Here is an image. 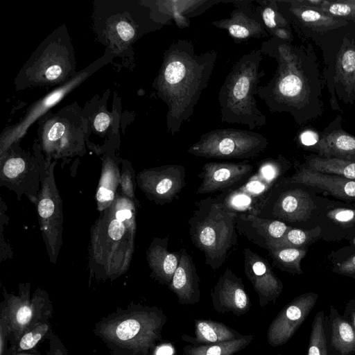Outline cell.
Segmentation results:
<instances>
[{"label":"cell","mask_w":355,"mask_h":355,"mask_svg":"<svg viewBox=\"0 0 355 355\" xmlns=\"http://www.w3.org/2000/svg\"><path fill=\"white\" fill-rule=\"evenodd\" d=\"M52 331L50 322H42L28 329L20 338L12 346L6 355L33 349L45 336Z\"/></svg>","instance_id":"cell-34"},{"label":"cell","mask_w":355,"mask_h":355,"mask_svg":"<svg viewBox=\"0 0 355 355\" xmlns=\"http://www.w3.org/2000/svg\"><path fill=\"white\" fill-rule=\"evenodd\" d=\"M46 355H69L67 349L58 336L53 331L49 336V348Z\"/></svg>","instance_id":"cell-40"},{"label":"cell","mask_w":355,"mask_h":355,"mask_svg":"<svg viewBox=\"0 0 355 355\" xmlns=\"http://www.w3.org/2000/svg\"><path fill=\"white\" fill-rule=\"evenodd\" d=\"M153 19L163 25L174 21L180 28H187L190 19L200 15L214 5L230 3V0H159L143 1Z\"/></svg>","instance_id":"cell-14"},{"label":"cell","mask_w":355,"mask_h":355,"mask_svg":"<svg viewBox=\"0 0 355 355\" xmlns=\"http://www.w3.org/2000/svg\"><path fill=\"white\" fill-rule=\"evenodd\" d=\"M108 96L105 93L102 98L92 99L83 109L87 123V133L106 134L111 130H118V114H114L115 112H111L107 109Z\"/></svg>","instance_id":"cell-25"},{"label":"cell","mask_w":355,"mask_h":355,"mask_svg":"<svg viewBox=\"0 0 355 355\" xmlns=\"http://www.w3.org/2000/svg\"><path fill=\"white\" fill-rule=\"evenodd\" d=\"M253 0H230L234 8L228 18L211 21V25L225 30L236 43L266 37L268 34L255 10Z\"/></svg>","instance_id":"cell-13"},{"label":"cell","mask_w":355,"mask_h":355,"mask_svg":"<svg viewBox=\"0 0 355 355\" xmlns=\"http://www.w3.org/2000/svg\"><path fill=\"white\" fill-rule=\"evenodd\" d=\"M336 78L349 95H355V49L344 46L337 55Z\"/></svg>","instance_id":"cell-32"},{"label":"cell","mask_w":355,"mask_h":355,"mask_svg":"<svg viewBox=\"0 0 355 355\" xmlns=\"http://www.w3.org/2000/svg\"><path fill=\"white\" fill-rule=\"evenodd\" d=\"M253 171V165L246 160L207 162L198 175L201 183L196 193L205 194L236 189L251 176Z\"/></svg>","instance_id":"cell-12"},{"label":"cell","mask_w":355,"mask_h":355,"mask_svg":"<svg viewBox=\"0 0 355 355\" xmlns=\"http://www.w3.org/2000/svg\"><path fill=\"white\" fill-rule=\"evenodd\" d=\"M294 186L287 179L279 180L268 188L252 214L284 223L308 220L314 209V202L308 192Z\"/></svg>","instance_id":"cell-9"},{"label":"cell","mask_w":355,"mask_h":355,"mask_svg":"<svg viewBox=\"0 0 355 355\" xmlns=\"http://www.w3.org/2000/svg\"><path fill=\"white\" fill-rule=\"evenodd\" d=\"M351 243H352L354 245H355V236H354V237L352 239V240H351Z\"/></svg>","instance_id":"cell-48"},{"label":"cell","mask_w":355,"mask_h":355,"mask_svg":"<svg viewBox=\"0 0 355 355\" xmlns=\"http://www.w3.org/2000/svg\"><path fill=\"white\" fill-rule=\"evenodd\" d=\"M195 337L182 335V339L191 345L210 344L234 340L245 336L225 324L211 320H195Z\"/></svg>","instance_id":"cell-23"},{"label":"cell","mask_w":355,"mask_h":355,"mask_svg":"<svg viewBox=\"0 0 355 355\" xmlns=\"http://www.w3.org/2000/svg\"><path fill=\"white\" fill-rule=\"evenodd\" d=\"M343 317L351 323L355 329V298L347 304Z\"/></svg>","instance_id":"cell-45"},{"label":"cell","mask_w":355,"mask_h":355,"mask_svg":"<svg viewBox=\"0 0 355 355\" xmlns=\"http://www.w3.org/2000/svg\"><path fill=\"white\" fill-rule=\"evenodd\" d=\"M268 145L267 138L258 132L221 128L202 134L187 153L205 158L246 159L259 156Z\"/></svg>","instance_id":"cell-8"},{"label":"cell","mask_w":355,"mask_h":355,"mask_svg":"<svg viewBox=\"0 0 355 355\" xmlns=\"http://www.w3.org/2000/svg\"><path fill=\"white\" fill-rule=\"evenodd\" d=\"M167 318L156 306H132L103 318L94 333L110 348L128 355H152L162 340Z\"/></svg>","instance_id":"cell-2"},{"label":"cell","mask_w":355,"mask_h":355,"mask_svg":"<svg viewBox=\"0 0 355 355\" xmlns=\"http://www.w3.org/2000/svg\"><path fill=\"white\" fill-rule=\"evenodd\" d=\"M327 216L334 223L343 227H351L355 225V209L334 208L328 211Z\"/></svg>","instance_id":"cell-37"},{"label":"cell","mask_w":355,"mask_h":355,"mask_svg":"<svg viewBox=\"0 0 355 355\" xmlns=\"http://www.w3.org/2000/svg\"><path fill=\"white\" fill-rule=\"evenodd\" d=\"M334 272L343 275L355 277V254L339 263Z\"/></svg>","instance_id":"cell-41"},{"label":"cell","mask_w":355,"mask_h":355,"mask_svg":"<svg viewBox=\"0 0 355 355\" xmlns=\"http://www.w3.org/2000/svg\"><path fill=\"white\" fill-rule=\"evenodd\" d=\"M320 234V229L319 227L312 230H305L291 227L282 238L270 243L268 246L306 248L317 239Z\"/></svg>","instance_id":"cell-35"},{"label":"cell","mask_w":355,"mask_h":355,"mask_svg":"<svg viewBox=\"0 0 355 355\" xmlns=\"http://www.w3.org/2000/svg\"><path fill=\"white\" fill-rule=\"evenodd\" d=\"M280 12L291 15L302 25L316 31H327L346 24L343 19L333 17L318 9L296 3L294 1L276 0Z\"/></svg>","instance_id":"cell-22"},{"label":"cell","mask_w":355,"mask_h":355,"mask_svg":"<svg viewBox=\"0 0 355 355\" xmlns=\"http://www.w3.org/2000/svg\"><path fill=\"white\" fill-rule=\"evenodd\" d=\"M316 9L335 17L355 20V0H324L322 5Z\"/></svg>","instance_id":"cell-36"},{"label":"cell","mask_w":355,"mask_h":355,"mask_svg":"<svg viewBox=\"0 0 355 355\" xmlns=\"http://www.w3.org/2000/svg\"><path fill=\"white\" fill-rule=\"evenodd\" d=\"M94 28L106 52L114 56L127 53L143 35L161 29L143 1H96Z\"/></svg>","instance_id":"cell-5"},{"label":"cell","mask_w":355,"mask_h":355,"mask_svg":"<svg viewBox=\"0 0 355 355\" xmlns=\"http://www.w3.org/2000/svg\"><path fill=\"white\" fill-rule=\"evenodd\" d=\"M318 299L317 293L308 292L286 304L268 326V343L274 347L286 344L311 312Z\"/></svg>","instance_id":"cell-11"},{"label":"cell","mask_w":355,"mask_h":355,"mask_svg":"<svg viewBox=\"0 0 355 355\" xmlns=\"http://www.w3.org/2000/svg\"><path fill=\"white\" fill-rule=\"evenodd\" d=\"M254 339L248 335L242 338L210 344L188 345L183 347V355H234L245 349Z\"/></svg>","instance_id":"cell-29"},{"label":"cell","mask_w":355,"mask_h":355,"mask_svg":"<svg viewBox=\"0 0 355 355\" xmlns=\"http://www.w3.org/2000/svg\"><path fill=\"white\" fill-rule=\"evenodd\" d=\"M325 331L329 355H353L355 354V329L334 306L325 317Z\"/></svg>","instance_id":"cell-20"},{"label":"cell","mask_w":355,"mask_h":355,"mask_svg":"<svg viewBox=\"0 0 355 355\" xmlns=\"http://www.w3.org/2000/svg\"><path fill=\"white\" fill-rule=\"evenodd\" d=\"M10 327L5 304L1 306L0 313V355L7 352V340L10 336Z\"/></svg>","instance_id":"cell-38"},{"label":"cell","mask_w":355,"mask_h":355,"mask_svg":"<svg viewBox=\"0 0 355 355\" xmlns=\"http://www.w3.org/2000/svg\"><path fill=\"white\" fill-rule=\"evenodd\" d=\"M254 6L263 25L272 37L289 42L291 33L288 28V21L280 12L276 0H257Z\"/></svg>","instance_id":"cell-26"},{"label":"cell","mask_w":355,"mask_h":355,"mask_svg":"<svg viewBox=\"0 0 355 355\" xmlns=\"http://www.w3.org/2000/svg\"><path fill=\"white\" fill-rule=\"evenodd\" d=\"M211 297L213 308L219 313H232L239 316L248 312L251 306L242 279L230 268L218 278Z\"/></svg>","instance_id":"cell-16"},{"label":"cell","mask_w":355,"mask_h":355,"mask_svg":"<svg viewBox=\"0 0 355 355\" xmlns=\"http://www.w3.org/2000/svg\"><path fill=\"white\" fill-rule=\"evenodd\" d=\"M116 218L121 222L132 217V212L129 209L119 210L116 213Z\"/></svg>","instance_id":"cell-47"},{"label":"cell","mask_w":355,"mask_h":355,"mask_svg":"<svg viewBox=\"0 0 355 355\" xmlns=\"http://www.w3.org/2000/svg\"><path fill=\"white\" fill-rule=\"evenodd\" d=\"M25 162L21 157L10 158L3 166L4 175L9 178H14L24 171Z\"/></svg>","instance_id":"cell-39"},{"label":"cell","mask_w":355,"mask_h":355,"mask_svg":"<svg viewBox=\"0 0 355 355\" xmlns=\"http://www.w3.org/2000/svg\"><path fill=\"white\" fill-rule=\"evenodd\" d=\"M151 181L153 196L162 203H170L186 186V168L181 164H168L155 169Z\"/></svg>","instance_id":"cell-21"},{"label":"cell","mask_w":355,"mask_h":355,"mask_svg":"<svg viewBox=\"0 0 355 355\" xmlns=\"http://www.w3.org/2000/svg\"><path fill=\"white\" fill-rule=\"evenodd\" d=\"M76 73L73 49L63 26L46 38L27 60L17 76L16 88L60 85Z\"/></svg>","instance_id":"cell-7"},{"label":"cell","mask_w":355,"mask_h":355,"mask_svg":"<svg viewBox=\"0 0 355 355\" xmlns=\"http://www.w3.org/2000/svg\"><path fill=\"white\" fill-rule=\"evenodd\" d=\"M300 139L301 143L306 146H315L320 140L318 135L311 130L303 132L300 136Z\"/></svg>","instance_id":"cell-44"},{"label":"cell","mask_w":355,"mask_h":355,"mask_svg":"<svg viewBox=\"0 0 355 355\" xmlns=\"http://www.w3.org/2000/svg\"><path fill=\"white\" fill-rule=\"evenodd\" d=\"M263 54L254 49L243 55L232 66L218 92L223 123L243 124L250 130L266 124V116L258 109L257 91L265 76L260 69Z\"/></svg>","instance_id":"cell-3"},{"label":"cell","mask_w":355,"mask_h":355,"mask_svg":"<svg viewBox=\"0 0 355 355\" xmlns=\"http://www.w3.org/2000/svg\"><path fill=\"white\" fill-rule=\"evenodd\" d=\"M113 58L114 55L112 53L106 52L101 58L92 62L86 68L78 71L71 79L35 102L29 107L24 117L18 123L5 130H6L5 133L6 139L11 141L23 136L31 124L49 112L51 108L62 101L66 95L80 85L102 66L110 62Z\"/></svg>","instance_id":"cell-10"},{"label":"cell","mask_w":355,"mask_h":355,"mask_svg":"<svg viewBox=\"0 0 355 355\" xmlns=\"http://www.w3.org/2000/svg\"><path fill=\"white\" fill-rule=\"evenodd\" d=\"M306 159V167L311 170L355 180V162L320 156H309Z\"/></svg>","instance_id":"cell-31"},{"label":"cell","mask_w":355,"mask_h":355,"mask_svg":"<svg viewBox=\"0 0 355 355\" xmlns=\"http://www.w3.org/2000/svg\"><path fill=\"white\" fill-rule=\"evenodd\" d=\"M243 253L244 272L258 295L260 306L275 303L283 290L282 281L266 259L248 248L243 249Z\"/></svg>","instance_id":"cell-15"},{"label":"cell","mask_w":355,"mask_h":355,"mask_svg":"<svg viewBox=\"0 0 355 355\" xmlns=\"http://www.w3.org/2000/svg\"><path fill=\"white\" fill-rule=\"evenodd\" d=\"M263 55L274 58L277 67L266 85L259 86L257 96L273 112H289L297 115L304 103L306 84L297 51L289 42L271 37L260 47Z\"/></svg>","instance_id":"cell-6"},{"label":"cell","mask_w":355,"mask_h":355,"mask_svg":"<svg viewBox=\"0 0 355 355\" xmlns=\"http://www.w3.org/2000/svg\"><path fill=\"white\" fill-rule=\"evenodd\" d=\"M287 180L291 183L320 188L338 198L355 200V180L315 171L306 166H300Z\"/></svg>","instance_id":"cell-18"},{"label":"cell","mask_w":355,"mask_h":355,"mask_svg":"<svg viewBox=\"0 0 355 355\" xmlns=\"http://www.w3.org/2000/svg\"><path fill=\"white\" fill-rule=\"evenodd\" d=\"M180 252V262L168 288L175 294L180 304L193 305L200 297V277L193 257L185 248Z\"/></svg>","instance_id":"cell-19"},{"label":"cell","mask_w":355,"mask_h":355,"mask_svg":"<svg viewBox=\"0 0 355 355\" xmlns=\"http://www.w3.org/2000/svg\"><path fill=\"white\" fill-rule=\"evenodd\" d=\"M13 345L29 329L33 320V307L28 298L12 297L5 302Z\"/></svg>","instance_id":"cell-27"},{"label":"cell","mask_w":355,"mask_h":355,"mask_svg":"<svg viewBox=\"0 0 355 355\" xmlns=\"http://www.w3.org/2000/svg\"><path fill=\"white\" fill-rule=\"evenodd\" d=\"M236 227L238 234L267 250L270 243L282 238L291 226L280 220L262 218L252 213H238Z\"/></svg>","instance_id":"cell-17"},{"label":"cell","mask_w":355,"mask_h":355,"mask_svg":"<svg viewBox=\"0 0 355 355\" xmlns=\"http://www.w3.org/2000/svg\"><path fill=\"white\" fill-rule=\"evenodd\" d=\"M320 157L355 162V136L341 130L325 134L315 146Z\"/></svg>","instance_id":"cell-24"},{"label":"cell","mask_w":355,"mask_h":355,"mask_svg":"<svg viewBox=\"0 0 355 355\" xmlns=\"http://www.w3.org/2000/svg\"><path fill=\"white\" fill-rule=\"evenodd\" d=\"M125 227L123 223L117 219L111 221L108 227V234L114 241L119 240L123 235Z\"/></svg>","instance_id":"cell-42"},{"label":"cell","mask_w":355,"mask_h":355,"mask_svg":"<svg viewBox=\"0 0 355 355\" xmlns=\"http://www.w3.org/2000/svg\"><path fill=\"white\" fill-rule=\"evenodd\" d=\"M168 237L159 240L155 245L152 254L153 270L162 284H171L173 275L178 266L180 252L168 250Z\"/></svg>","instance_id":"cell-28"},{"label":"cell","mask_w":355,"mask_h":355,"mask_svg":"<svg viewBox=\"0 0 355 355\" xmlns=\"http://www.w3.org/2000/svg\"><path fill=\"white\" fill-rule=\"evenodd\" d=\"M96 198L99 202L109 201L114 198V193L105 187H100L97 193Z\"/></svg>","instance_id":"cell-46"},{"label":"cell","mask_w":355,"mask_h":355,"mask_svg":"<svg viewBox=\"0 0 355 355\" xmlns=\"http://www.w3.org/2000/svg\"><path fill=\"white\" fill-rule=\"evenodd\" d=\"M53 202L49 198H44L40 201L38 212L41 217L46 218L50 217L54 211Z\"/></svg>","instance_id":"cell-43"},{"label":"cell","mask_w":355,"mask_h":355,"mask_svg":"<svg viewBox=\"0 0 355 355\" xmlns=\"http://www.w3.org/2000/svg\"><path fill=\"white\" fill-rule=\"evenodd\" d=\"M217 55L216 50L196 53L192 42L187 39L173 41L164 51L153 88L167 105L166 127L172 136L193 115L209 85Z\"/></svg>","instance_id":"cell-1"},{"label":"cell","mask_w":355,"mask_h":355,"mask_svg":"<svg viewBox=\"0 0 355 355\" xmlns=\"http://www.w3.org/2000/svg\"><path fill=\"white\" fill-rule=\"evenodd\" d=\"M306 355H329L322 311L316 313L312 322Z\"/></svg>","instance_id":"cell-33"},{"label":"cell","mask_w":355,"mask_h":355,"mask_svg":"<svg viewBox=\"0 0 355 355\" xmlns=\"http://www.w3.org/2000/svg\"><path fill=\"white\" fill-rule=\"evenodd\" d=\"M266 250L276 268L291 274L303 273L300 262L307 252L306 248L269 245Z\"/></svg>","instance_id":"cell-30"},{"label":"cell","mask_w":355,"mask_h":355,"mask_svg":"<svg viewBox=\"0 0 355 355\" xmlns=\"http://www.w3.org/2000/svg\"><path fill=\"white\" fill-rule=\"evenodd\" d=\"M238 213L212 197L195 202L188 220L189 233L194 246L204 253L205 264L219 269L237 244Z\"/></svg>","instance_id":"cell-4"}]
</instances>
